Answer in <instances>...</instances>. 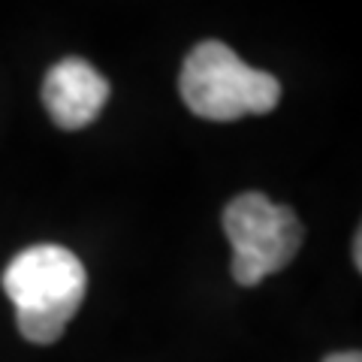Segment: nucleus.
<instances>
[{"mask_svg": "<svg viewBox=\"0 0 362 362\" xmlns=\"http://www.w3.org/2000/svg\"><path fill=\"white\" fill-rule=\"evenodd\" d=\"M4 290L16 305L18 332L33 344H54L88 293L85 266L61 245H33L13 257Z\"/></svg>", "mask_w": 362, "mask_h": 362, "instance_id": "nucleus-1", "label": "nucleus"}, {"mask_svg": "<svg viewBox=\"0 0 362 362\" xmlns=\"http://www.w3.org/2000/svg\"><path fill=\"white\" fill-rule=\"evenodd\" d=\"M178 94L197 118L239 121L275 109L281 103V82L272 73L247 66L226 42L206 40L185 58Z\"/></svg>", "mask_w": 362, "mask_h": 362, "instance_id": "nucleus-2", "label": "nucleus"}, {"mask_svg": "<svg viewBox=\"0 0 362 362\" xmlns=\"http://www.w3.org/2000/svg\"><path fill=\"white\" fill-rule=\"evenodd\" d=\"M223 235L233 245V278L242 287H257L281 272L305 242L296 211L266 194H242L223 209Z\"/></svg>", "mask_w": 362, "mask_h": 362, "instance_id": "nucleus-3", "label": "nucleus"}, {"mask_svg": "<svg viewBox=\"0 0 362 362\" xmlns=\"http://www.w3.org/2000/svg\"><path fill=\"white\" fill-rule=\"evenodd\" d=\"M112 88L106 76L82 58H64L42 78L45 112L61 130H82L109 103Z\"/></svg>", "mask_w": 362, "mask_h": 362, "instance_id": "nucleus-4", "label": "nucleus"}, {"mask_svg": "<svg viewBox=\"0 0 362 362\" xmlns=\"http://www.w3.org/2000/svg\"><path fill=\"white\" fill-rule=\"evenodd\" d=\"M323 362H362L359 350H341V354H329Z\"/></svg>", "mask_w": 362, "mask_h": 362, "instance_id": "nucleus-5", "label": "nucleus"}, {"mask_svg": "<svg viewBox=\"0 0 362 362\" xmlns=\"http://www.w3.org/2000/svg\"><path fill=\"white\" fill-rule=\"evenodd\" d=\"M359 251H362V233L354 235V266H356V269H362V257H359Z\"/></svg>", "mask_w": 362, "mask_h": 362, "instance_id": "nucleus-6", "label": "nucleus"}]
</instances>
